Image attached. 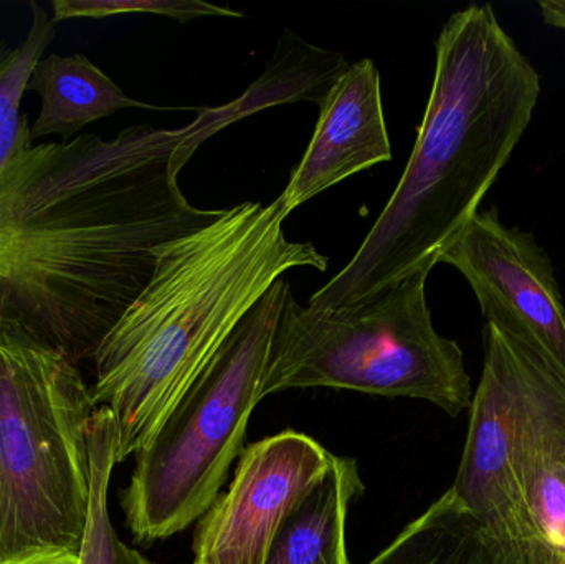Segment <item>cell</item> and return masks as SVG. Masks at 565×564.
<instances>
[{
  "mask_svg": "<svg viewBox=\"0 0 565 564\" xmlns=\"http://www.w3.org/2000/svg\"><path fill=\"white\" fill-rule=\"evenodd\" d=\"M25 39L0 33V324L78 366L141 295L179 235L161 169L135 128L30 142L26 83L56 23L36 2Z\"/></svg>",
  "mask_w": 565,
  "mask_h": 564,
  "instance_id": "6da1fadb",
  "label": "cell"
},
{
  "mask_svg": "<svg viewBox=\"0 0 565 564\" xmlns=\"http://www.w3.org/2000/svg\"><path fill=\"white\" fill-rule=\"evenodd\" d=\"M427 262L359 304L339 310L282 300L262 381V400L306 387H332L435 404L448 416L470 409L473 391L457 341L435 330Z\"/></svg>",
  "mask_w": 565,
  "mask_h": 564,
  "instance_id": "5b68a950",
  "label": "cell"
},
{
  "mask_svg": "<svg viewBox=\"0 0 565 564\" xmlns=\"http://www.w3.org/2000/svg\"><path fill=\"white\" fill-rule=\"evenodd\" d=\"M25 92L40 96V111L30 125V142L58 135L60 141L78 138L83 128L121 109H162L129 98L125 89L82 53H50L33 66Z\"/></svg>",
  "mask_w": 565,
  "mask_h": 564,
  "instance_id": "7c38bea8",
  "label": "cell"
},
{
  "mask_svg": "<svg viewBox=\"0 0 565 564\" xmlns=\"http://www.w3.org/2000/svg\"><path fill=\"white\" fill-rule=\"evenodd\" d=\"M312 437L285 430L242 453L231 489L194 533V564H265L278 530L331 462Z\"/></svg>",
  "mask_w": 565,
  "mask_h": 564,
  "instance_id": "9c48e42d",
  "label": "cell"
},
{
  "mask_svg": "<svg viewBox=\"0 0 565 564\" xmlns=\"http://www.w3.org/2000/svg\"><path fill=\"white\" fill-rule=\"evenodd\" d=\"M89 459L92 506L78 564H154L119 539L109 517V482L118 464V427L106 407H98L92 417Z\"/></svg>",
  "mask_w": 565,
  "mask_h": 564,
  "instance_id": "9a60e30c",
  "label": "cell"
},
{
  "mask_svg": "<svg viewBox=\"0 0 565 564\" xmlns=\"http://www.w3.org/2000/svg\"><path fill=\"white\" fill-rule=\"evenodd\" d=\"M520 472L537 564H565V383L524 350Z\"/></svg>",
  "mask_w": 565,
  "mask_h": 564,
  "instance_id": "8fae6325",
  "label": "cell"
},
{
  "mask_svg": "<svg viewBox=\"0 0 565 564\" xmlns=\"http://www.w3.org/2000/svg\"><path fill=\"white\" fill-rule=\"evenodd\" d=\"M434 85L407 168L354 257L309 298L339 310L438 264L478 214L541 96V76L490 3L458 10L437 39Z\"/></svg>",
  "mask_w": 565,
  "mask_h": 564,
  "instance_id": "7a4b0ae2",
  "label": "cell"
},
{
  "mask_svg": "<svg viewBox=\"0 0 565 564\" xmlns=\"http://www.w3.org/2000/svg\"><path fill=\"white\" fill-rule=\"evenodd\" d=\"M52 9L55 23L70 19H106L121 13H158L181 22L205 15H244L237 10L199 0H53Z\"/></svg>",
  "mask_w": 565,
  "mask_h": 564,
  "instance_id": "2e32d148",
  "label": "cell"
},
{
  "mask_svg": "<svg viewBox=\"0 0 565 564\" xmlns=\"http://www.w3.org/2000/svg\"><path fill=\"white\" fill-rule=\"evenodd\" d=\"M500 330L565 383V307L553 262L530 232L508 227L497 207L480 212L444 248Z\"/></svg>",
  "mask_w": 565,
  "mask_h": 564,
  "instance_id": "ba28073f",
  "label": "cell"
},
{
  "mask_svg": "<svg viewBox=\"0 0 565 564\" xmlns=\"http://www.w3.org/2000/svg\"><path fill=\"white\" fill-rule=\"evenodd\" d=\"M286 215L244 202L156 248V268L93 357L95 407L111 411L118 464L138 453L204 373L245 315L292 268L326 272L311 242L286 238Z\"/></svg>",
  "mask_w": 565,
  "mask_h": 564,
  "instance_id": "3957f363",
  "label": "cell"
},
{
  "mask_svg": "<svg viewBox=\"0 0 565 564\" xmlns=\"http://www.w3.org/2000/svg\"><path fill=\"white\" fill-rule=\"evenodd\" d=\"M95 411L76 364L0 324V564H78Z\"/></svg>",
  "mask_w": 565,
  "mask_h": 564,
  "instance_id": "277c9868",
  "label": "cell"
},
{
  "mask_svg": "<svg viewBox=\"0 0 565 564\" xmlns=\"http://www.w3.org/2000/svg\"><path fill=\"white\" fill-rule=\"evenodd\" d=\"M362 492L355 460L332 456L328 469L286 517L265 564H351L345 520L352 500Z\"/></svg>",
  "mask_w": 565,
  "mask_h": 564,
  "instance_id": "4fadbf2b",
  "label": "cell"
},
{
  "mask_svg": "<svg viewBox=\"0 0 565 564\" xmlns=\"http://www.w3.org/2000/svg\"><path fill=\"white\" fill-rule=\"evenodd\" d=\"M526 383L523 348L487 324L484 364L454 490L501 564H537L520 472Z\"/></svg>",
  "mask_w": 565,
  "mask_h": 564,
  "instance_id": "52a82bcc",
  "label": "cell"
},
{
  "mask_svg": "<svg viewBox=\"0 0 565 564\" xmlns=\"http://www.w3.org/2000/svg\"><path fill=\"white\" fill-rule=\"evenodd\" d=\"M289 288L285 278L271 285L136 453L135 472L121 493L126 525L136 542L182 532L218 499L262 401L268 353Z\"/></svg>",
  "mask_w": 565,
  "mask_h": 564,
  "instance_id": "8992f818",
  "label": "cell"
},
{
  "mask_svg": "<svg viewBox=\"0 0 565 564\" xmlns=\"http://www.w3.org/2000/svg\"><path fill=\"white\" fill-rule=\"evenodd\" d=\"M367 564H501L454 490L445 492Z\"/></svg>",
  "mask_w": 565,
  "mask_h": 564,
  "instance_id": "5bb4252c",
  "label": "cell"
},
{
  "mask_svg": "<svg viewBox=\"0 0 565 564\" xmlns=\"http://www.w3.org/2000/svg\"><path fill=\"white\" fill-rule=\"evenodd\" d=\"M319 108L308 149L277 198L286 217L326 189L392 159L381 75L372 60L349 65L329 86Z\"/></svg>",
  "mask_w": 565,
  "mask_h": 564,
  "instance_id": "30bf717a",
  "label": "cell"
},
{
  "mask_svg": "<svg viewBox=\"0 0 565 564\" xmlns=\"http://www.w3.org/2000/svg\"><path fill=\"white\" fill-rule=\"evenodd\" d=\"M541 13L544 22L551 26L565 30V0H541Z\"/></svg>",
  "mask_w": 565,
  "mask_h": 564,
  "instance_id": "e0dca14e",
  "label": "cell"
}]
</instances>
